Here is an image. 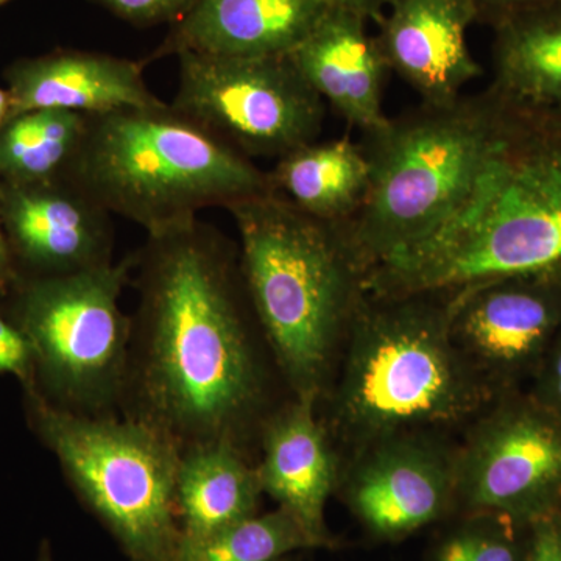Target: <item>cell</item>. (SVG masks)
Returning <instances> with one entry per match:
<instances>
[{
  "label": "cell",
  "mask_w": 561,
  "mask_h": 561,
  "mask_svg": "<svg viewBox=\"0 0 561 561\" xmlns=\"http://www.w3.org/2000/svg\"><path fill=\"white\" fill-rule=\"evenodd\" d=\"M138 306L121 415L181 453L231 443L250 456L278 371L243 284L239 250L201 219L147 234L135 251ZM279 373V371H278Z\"/></svg>",
  "instance_id": "cell-1"
},
{
  "label": "cell",
  "mask_w": 561,
  "mask_h": 561,
  "mask_svg": "<svg viewBox=\"0 0 561 561\" xmlns=\"http://www.w3.org/2000/svg\"><path fill=\"white\" fill-rule=\"evenodd\" d=\"M494 98L489 144L467 190L427 241L365 276V294L451 297L561 268V106Z\"/></svg>",
  "instance_id": "cell-2"
},
{
  "label": "cell",
  "mask_w": 561,
  "mask_h": 561,
  "mask_svg": "<svg viewBox=\"0 0 561 561\" xmlns=\"http://www.w3.org/2000/svg\"><path fill=\"white\" fill-rule=\"evenodd\" d=\"M251 309L290 397L319 402L364 278L341 231L265 192L228 206Z\"/></svg>",
  "instance_id": "cell-3"
},
{
  "label": "cell",
  "mask_w": 561,
  "mask_h": 561,
  "mask_svg": "<svg viewBox=\"0 0 561 561\" xmlns=\"http://www.w3.org/2000/svg\"><path fill=\"white\" fill-rule=\"evenodd\" d=\"M332 426L375 445L489 408L496 391L457 348L448 298L362 297Z\"/></svg>",
  "instance_id": "cell-4"
},
{
  "label": "cell",
  "mask_w": 561,
  "mask_h": 561,
  "mask_svg": "<svg viewBox=\"0 0 561 561\" xmlns=\"http://www.w3.org/2000/svg\"><path fill=\"white\" fill-rule=\"evenodd\" d=\"M66 176L147 234L272 191L267 172L164 102L91 116Z\"/></svg>",
  "instance_id": "cell-5"
},
{
  "label": "cell",
  "mask_w": 561,
  "mask_h": 561,
  "mask_svg": "<svg viewBox=\"0 0 561 561\" xmlns=\"http://www.w3.org/2000/svg\"><path fill=\"white\" fill-rule=\"evenodd\" d=\"M496 106L490 90L445 105L421 103L367 135V194L335 225L362 278L438 230L482 160Z\"/></svg>",
  "instance_id": "cell-6"
},
{
  "label": "cell",
  "mask_w": 561,
  "mask_h": 561,
  "mask_svg": "<svg viewBox=\"0 0 561 561\" xmlns=\"http://www.w3.org/2000/svg\"><path fill=\"white\" fill-rule=\"evenodd\" d=\"M25 421L57 459L81 504L130 561H175L181 451L161 432L122 415L62 411L22 390Z\"/></svg>",
  "instance_id": "cell-7"
},
{
  "label": "cell",
  "mask_w": 561,
  "mask_h": 561,
  "mask_svg": "<svg viewBox=\"0 0 561 561\" xmlns=\"http://www.w3.org/2000/svg\"><path fill=\"white\" fill-rule=\"evenodd\" d=\"M133 268L135 253L73 275L16 276L0 298L3 312L31 345L33 382L27 389L62 411L121 415L131 317L119 300Z\"/></svg>",
  "instance_id": "cell-8"
},
{
  "label": "cell",
  "mask_w": 561,
  "mask_h": 561,
  "mask_svg": "<svg viewBox=\"0 0 561 561\" xmlns=\"http://www.w3.org/2000/svg\"><path fill=\"white\" fill-rule=\"evenodd\" d=\"M171 105L247 158H278L319 140L324 101L289 57L183 51Z\"/></svg>",
  "instance_id": "cell-9"
},
{
  "label": "cell",
  "mask_w": 561,
  "mask_h": 561,
  "mask_svg": "<svg viewBox=\"0 0 561 561\" xmlns=\"http://www.w3.org/2000/svg\"><path fill=\"white\" fill-rule=\"evenodd\" d=\"M459 512L531 526L561 508V420L527 390L502 393L456 454Z\"/></svg>",
  "instance_id": "cell-10"
},
{
  "label": "cell",
  "mask_w": 561,
  "mask_h": 561,
  "mask_svg": "<svg viewBox=\"0 0 561 561\" xmlns=\"http://www.w3.org/2000/svg\"><path fill=\"white\" fill-rule=\"evenodd\" d=\"M446 298L454 343L497 394L531 381L561 330V268L505 276Z\"/></svg>",
  "instance_id": "cell-11"
},
{
  "label": "cell",
  "mask_w": 561,
  "mask_h": 561,
  "mask_svg": "<svg viewBox=\"0 0 561 561\" xmlns=\"http://www.w3.org/2000/svg\"><path fill=\"white\" fill-rule=\"evenodd\" d=\"M0 227L18 276L51 278L114 262L113 214L68 176L0 181Z\"/></svg>",
  "instance_id": "cell-12"
},
{
  "label": "cell",
  "mask_w": 561,
  "mask_h": 561,
  "mask_svg": "<svg viewBox=\"0 0 561 561\" xmlns=\"http://www.w3.org/2000/svg\"><path fill=\"white\" fill-rule=\"evenodd\" d=\"M343 494L371 538L404 540L459 512L456 456L415 435L387 438L364 454Z\"/></svg>",
  "instance_id": "cell-13"
},
{
  "label": "cell",
  "mask_w": 561,
  "mask_h": 561,
  "mask_svg": "<svg viewBox=\"0 0 561 561\" xmlns=\"http://www.w3.org/2000/svg\"><path fill=\"white\" fill-rule=\"evenodd\" d=\"M379 46L394 70L427 105L460 99L482 76L468 46V28L479 18L476 0H390Z\"/></svg>",
  "instance_id": "cell-14"
},
{
  "label": "cell",
  "mask_w": 561,
  "mask_h": 561,
  "mask_svg": "<svg viewBox=\"0 0 561 561\" xmlns=\"http://www.w3.org/2000/svg\"><path fill=\"white\" fill-rule=\"evenodd\" d=\"M256 461L262 491L308 531L319 549L337 541L327 526V504L339 482V459L317 402L290 397L265 421Z\"/></svg>",
  "instance_id": "cell-15"
},
{
  "label": "cell",
  "mask_w": 561,
  "mask_h": 561,
  "mask_svg": "<svg viewBox=\"0 0 561 561\" xmlns=\"http://www.w3.org/2000/svg\"><path fill=\"white\" fill-rule=\"evenodd\" d=\"M146 65V60L73 49L21 58L5 70L9 119L36 110L91 117L160 105L144 79Z\"/></svg>",
  "instance_id": "cell-16"
},
{
  "label": "cell",
  "mask_w": 561,
  "mask_h": 561,
  "mask_svg": "<svg viewBox=\"0 0 561 561\" xmlns=\"http://www.w3.org/2000/svg\"><path fill=\"white\" fill-rule=\"evenodd\" d=\"M289 58L324 103L365 135L389 121L382 101L390 69L360 14L328 9Z\"/></svg>",
  "instance_id": "cell-17"
},
{
  "label": "cell",
  "mask_w": 561,
  "mask_h": 561,
  "mask_svg": "<svg viewBox=\"0 0 561 561\" xmlns=\"http://www.w3.org/2000/svg\"><path fill=\"white\" fill-rule=\"evenodd\" d=\"M327 10L317 0H198L173 22L151 60L183 51L217 57H289Z\"/></svg>",
  "instance_id": "cell-18"
},
{
  "label": "cell",
  "mask_w": 561,
  "mask_h": 561,
  "mask_svg": "<svg viewBox=\"0 0 561 561\" xmlns=\"http://www.w3.org/2000/svg\"><path fill=\"white\" fill-rule=\"evenodd\" d=\"M256 461L231 443L181 453L175 486L181 541H197L260 513Z\"/></svg>",
  "instance_id": "cell-19"
},
{
  "label": "cell",
  "mask_w": 561,
  "mask_h": 561,
  "mask_svg": "<svg viewBox=\"0 0 561 561\" xmlns=\"http://www.w3.org/2000/svg\"><path fill=\"white\" fill-rule=\"evenodd\" d=\"M267 175L272 192L302 213L342 225L367 194L370 162L364 147L348 138L313 140L278 158Z\"/></svg>",
  "instance_id": "cell-20"
},
{
  "label": "cell",
  "mask_w": 561,
  "mask_h": 561,
  "mask_svg": "<svg viewBox=\"0 0 561 561\" xmlns=\"http://www.w3.org/2000/svg\"><path fill=\"white\" fill-rule=\"evenodd\" d=\"M493 81L504 101L561 106V0L494 22Z\"/></svg>",
  "instance_id": "cell-21"
},
{
  "label": "cell",
  "mask_w": 561,
  "mask_h": 561,
  "mask_svg": "<svg viewBox=\"0 0 561 561\" xmlns=\"http://www.w3.org/2000/svg\"><path fill=\"white\" fill-rule=\"evenodd\" d=\"M88 122L83 114L58 110L10 117L0 128V181L33 184L68 175Z\"/></svg>",
  "instance_id": "cell-22"
},
{
  "label": "cell",
  "mask_w": 561,
  "mask_h": 561,
  "mask_svg": "<svg viewBox=\"0 0 561 561\" xmlns=\"http://www.w3.org/2000/svg\"><path fill=\"white\" fill-rule=\"evenodd\" d=\"M319 549L283 508L257 513L197 541H181L175 561H279L294 552Z\"/></svg>",
  "instance_id": "cell-23"
},
{
  "label": "cell",
  "mask_w": 561,
  "mask_h": 561,
  "mask_svg": "<svg viewBox=\"0 0 561 561\" xmlns=\"http://www.w3.org/2000/svg\"><path fill=\"white\" fill-rule=\"evenodd\" d=\"M431 561H529L530 526L493 512H460Z\"/></svg>",
  "instance_id": "cell-24"
},
{
  "label": "cell",
  "mask_w": 561,
  "mask_h": 561,
  "mask_svg": "<svg viewBox=\"0 0 561 561\" xmlns=\"http://www.w3.org/2000/svg\"><path fill=\"white\" fill-rule=\"evenodd\" d=\"M95 2L133 25H154L181 20L198 0H95Z\"/></svg>",
  "instance_id": "cell-25"
},
{
  "label": "cell",
  "mask_w": 561,
  "mask_h": 561,
  "mask_svg": "<svg viewBox=\"0 0 561 561\" xmlns=\"http://www.w3.org/2000/svg\"><path fill=\"white\" fill-rule=\"evenodd\" d=\"M0 375L18 379L21 389L33 382V360L31 345L20 328L9 319L0 306Z\"/></svg>",
  "instance_id": "cell-26"
},
{
  "label": "cell",
  "mask_w": 561,
  "mask_h": 561,
  "mask_svg": "<svg viewBox=\"0 0 561 561\" xmlns=\"http://www.w3.org/2000/svg\"><path fill=\"white\" fill-rule=\"evenodd\" d=\"M529 383L531 397L561 420V330Z\"/></svg>",
  "instance_id": "cell-27"
},
{
  "label": "cell",
  "mask_w": 561,
  "mask_h": 561,
  "mask_svg": "<svg viewBox=\"0 0 561 561\" xmlns=\"http://www.w3.org/2000/svg\"><path fill=\"white\" fill-rule=\"evenodd\" d=\"M529 561H561V508L531 524Z\"/></svg>",
  "instance_id": "cell-28"
},
{
  "label": "cell",
  "mask_w": 561,
  "mask_h": 561,
  "mask_svg": "<svg viewBox=\"0 0 561 561\" xmlns=\"http://www.w3.org/2000/svg\"><path fill=\"white\" fill-rule=\"evenodd\" d=\"M476 2H478L479 16H489L491 21L497 22L516 11L559 2V0H476Z\"/></svg>",
  "instance_id": "cell-29"
},
{
  "label": "cell",
  "mask_w": 561,
  "mask_h": 561,
  "mask_svg": "<svg viewBox=\"0 0 561 561\" xmlns=\"http://www.w3.org/2000/svg\"><path fill=\"white\" fill-rule=\"evenodd\" d=\"M328 9H343L360 14L367 21L381 22L383 9L390 0H317Z\"/></svg>",
  "instance_id": "cell-30"
},
{
  "label": "cell",
  "mask_w": 561,
  "mask_h": 561,
  "mask_svg": "<svg viewBox=\"0 0 561 561\" xmlns=\"http://www.w3.org/2000/svg\"><path fill=\"white\" fill-rule=\"evenodd\" d=\"M16 276V268H14L5 236H3L2 227H0V297L10 289Z\"/></svg>",
  "instance_id": "cell-31"
},
{
  "label": "cell",
  "mask_w": 561,
  "mask_h": 561,
  "mask_svg": "<svg viewBox=\"0 0 561 561\" xmlns=\"http://www.w3.org/2000/svg\"><path fill=\"white\" fill-rule=\"evenodd\" d=\"M10 116V98L9 92L7 90H2L0 88V128L3 127L7 121H9Z\"/></svg>",
  "instance_id": "cell-32"
},
{
  "label": "cell",
  "mask_w": 561,
  "mask_h": 561,
  "mask_svg": "<svg viewBox=\"0 0 561 561\" xmlns=\"http://www.w3.org/2000/svg\"><path fill=\"white\" fill-rule=\"evenodd\" d=\"M36 561H55L54 553H51V546L49 540L41 541L38 556H36Z\"/></svg>",
  "instance_id": "cell-33"
},
{
  "label": "cell",
  "mask_w": 561,
  "mask_h": 561,
  "mask_svg": "<svg viewBox=\"0 0 561 561\" xmlns=\"http://www.w3.org/2000/svg\"><path fill=\"white\" fill-rule=\"evenodd\" d=\"M279 561H298V560L290 559V557H286V559H283V560H279Z\"/></svg>",
  "instance_id": "cell-34"
},
{
  "label": "cell",
  "mask_w": 561,
  "mask_h": 561,
  "mask_svg": "<svg viewBox=\"0 0 561 561\" xmlns=\"http://www.w3.org/2000/svg\"><path fill=\"white\" fill-rule=\"evenodd\" d=\"M10 2V0H0V5H3V3Z\"/></svg>",
  "instance_id": "cell-35"
}]
</instances>
